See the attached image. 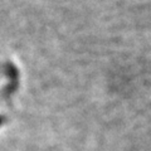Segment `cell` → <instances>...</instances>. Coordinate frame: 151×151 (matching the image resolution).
I'll return each mask as SVG.
<instances>
[{"label":"cell","instance_id":"cell-1","mask_svg":"<svg viewBox=\"0 0 151 151\" xmlns=\"http://www.w3.org/2000/svg\"><path fill=\"white\" fill-rule=\"evenodd\" d=\"M1 120H3V119H1V117H0V124H1Z\"/></svg>","mask_w":151,"mask_h":151}]
</instances>
